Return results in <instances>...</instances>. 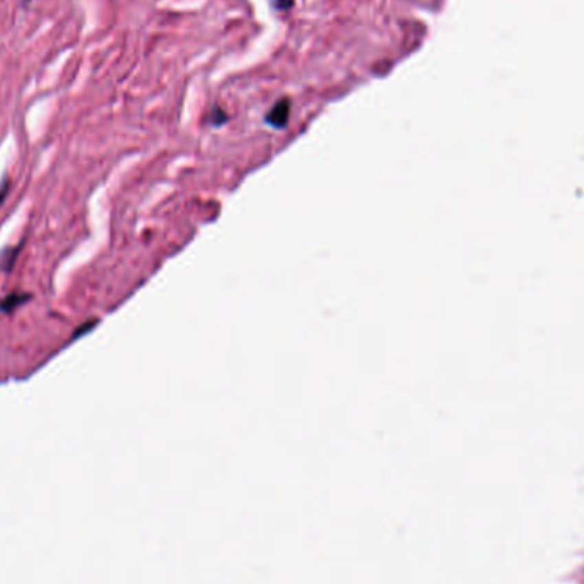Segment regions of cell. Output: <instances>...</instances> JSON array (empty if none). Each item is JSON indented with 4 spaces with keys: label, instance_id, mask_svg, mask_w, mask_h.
<instances>
[{
    "label": "cell",
    "instance_id": "1",
    "mask_svg": "<svg viewBox=\"0 0 584 584\" xmlns=\"http://www.w3.org/2000/svg\"><path fill=\"white\" fill-rule=\"evenodd\" d=\"M289 115H291V102H289V99H281V101L275 102L274 108L268 111L267 123L275 127V129H282V127L288 125Z\"/></svg>",
    "mask_w": 584,
    "mask_h": 584
},
{
    "label": "cell",
    "instance_id": "2",
    "mask_svg": "<svg viewBox=\"0 0 584 584\" xmlns=\"http://www.w3.org/2000/svg\"><path fill=\"white\" fill-rule=\"evenodd\" d=\"M30 299H31V297L28 296V294L12 292V294H9L6 299L0 301V311H3V313H12L14 310H17L19 306H23V304Z\"/></svg>",
    "mask_w": 584,
    "mask_h": 584
},
{
    "label": "cell",
    "instance_id": "3",
    "mask_svg": "<svg viewBox=\"0 0 584 584\" xmlns=\"http://www.w3.org/2000/svg\"><path fill=\"white\" fill-rule=\"evenodd\" d=\"M17 257V250H6L0 258V270H9Z\"/></svg>",
    "mask_w": 584,
    "mask_h": 584
},
{
    "label": "cell",
    "instance_id": "4",
    "mask_svg": "<svg viewBox=\"0 0 584 584\" xmlns=\"http://www.w3.org/2000/svg\"><path fill=\"white\" fill-rule=\"evenodd\" d=\"M272 7H274L275 10H289L294 6V0H270Z\"/></svg>",
    "mask_w": 584,
    "mask_h": 584
},
{
    "label": "cell",
    "instance_id": "5",
    "mask_svg": "<svg viewBox=\"0 0 584 584\" xmlns=\"http://www.w3.org/2000/svg\"><path fill=\"white\" fill-rule=\"evenodd\" d=\"M94 325H96V321H87V323H84L83 327L77 328L76 334H74V337H72V338H77V337H80V335H84V334H86L87 330H91V328H93Z\"/></svg>",
    "mask_w": 584,
    "mask_h": 584
},
{
    "label": "cell",
    "instance_id": "6",
    "mask_svg": "<svg viewBox=\"0 0 584 584\" xmlns=\"http://www.w3.org/2000/svg\"><path fill=\"white\" fill-rule=\"evenodd\" d=\"M7 192H9V183L3 182V185L0 186V205H2V204H3V200H6Z\"/></svg>",
    "mask_w": 584,
    "mask_h": 584
},
{
    "label": "cell",
    "instance_id": "7",
    "mask_svg": "<svg viewBox=\"0 0 584 584\" xmlns=\"http://www.w3.org/2000/svg\"><path fill=\"white\" fill-rule=\"evenodd\" d=\"M30 2H31V0H24V3H30Z\"/></svg>",
    "mask_w": 584,
    "mask_h": 584
}]
</instances>
